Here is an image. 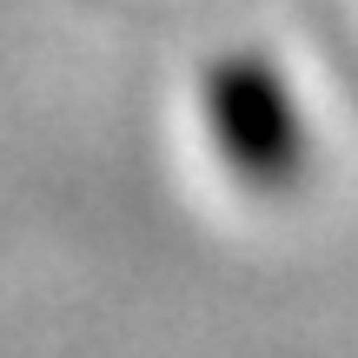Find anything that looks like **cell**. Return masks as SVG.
Listing matches in <instances>:
<instances>
[{
    "label": "cell",
    "mask_w": 358,
    "mask_h": 358,
    "mask_svg": "<svg viewBox=\"0 0 358 358\" xmlns=\"http://www.w3.org/2000/svg\"><path fill=\"white\" fill-rule=\"evenodd\" d=\"M199 113H206L213 153L226 159V173L252 199L299 192V179L312 166V140H306V113H299L292 80L266 47H226L219 60H206Z\"/></svg>",
    "instance_id": "6da1fadb"
}]
</instances>
